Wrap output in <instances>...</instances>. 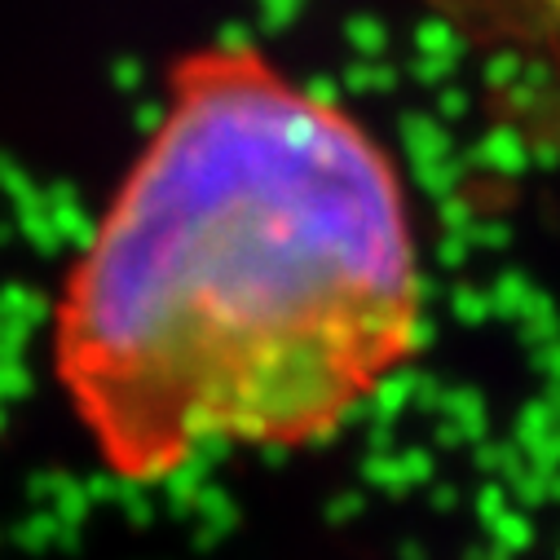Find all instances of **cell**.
<instances>
[{"mask_svg":"<svg viewBox=\"0 0 560 560\" xmlns=\"http://www.w3.org/2000/svg\"><path fill=\"white\" fill-rule=\"evenodd\" d=\"M429 278L380 132L217 40L164 106L62 273L49 358L97 464L155 486L217 451L345 433L419 358Z\"/></svg>","mask_w":560,"mask_h":560,"instance_id":"cell-1","label":"cell"},{"mask_svg":"<svg viewBox=\"0 0 560 560\" xmlns=\"http://www.w3.org/2000/svg\"><path fill=\"white\" fill-rule=\"evenodd\" d=\"M455 32H481L499 45L560 49V0H424Z\"/></svg>","mask_w":560,"mask_h":560,"instance_id":"cell-2","label":"cell"},{"mask_svg":"<svg viewBox=\"0 0 560 560\" xmlns=\"http://www.w3.org/2000/svg\"><path fill=\"white\" fill-rule=\"evenodd\" d=\"M534 137L542 147H551L560 155V89L538 93V115H534Z\"/></svg>","mask_w":560,"mask_h":560,"instance_id":"cell-3","label":"cell"}]
</instances>
